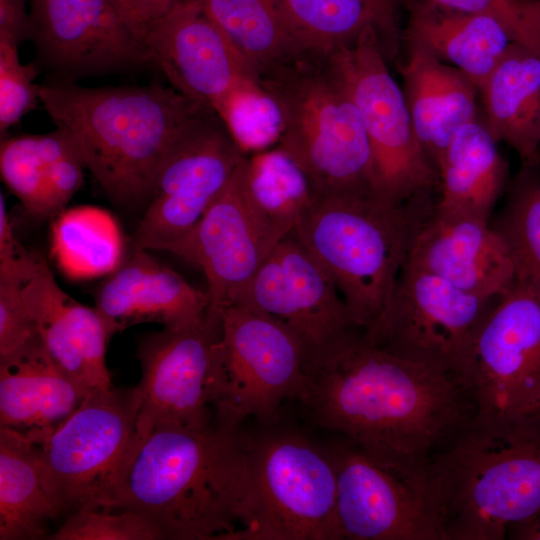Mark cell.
<instances>
[{
  "label": "cell",
  "instance_id": "cell-1",
  "mask_svg": "<svg viewBox=\"0 0 540 540\" xmlns=\"http://www.w3.org/2000/svg\"><path fill=\"white\" fill-rule=\"evenodd\" d=\"M363 331L310 370L303 404L383 466L423 481L425 466L474 415L457 379L389 353Z\"/></svg>",
  "mask_w": 540,
  "mask_h": 540
},
{
  "label": "cell",
  "instance_id": "cell-2",
  "mask_svg": "<svg viewBox=\"0 0 540 540\" xmlns=\"http://www.w3.org/2000/svg\"><path fill=\"white\" fill-rule=\"evenodd\" d=\"M248 439L216 425H162L131 450L108 511L131 510L166 539L229 540L247 513Z\"/></svg>",
  "mask_w": 540,
  "mask_h": 540
},
{
  "label": "cell",
  "instance_id": "cell-3",
  "mask_svg": "<svg viewBox=\"0 0 540 540\" xmlns=\"http://www.w3.org/2000/svg\"><path fill=\"white\" fill-rule=\"evenodd\" d=\"M40 97L56 127L71 136L108 199L142 210L173 141L210 109L159 84L89 88L47 80Z\"/></svg>",
  "mask_w": 540,
  "mask_h": 540
},
{
  "label": "cell",
  "instance_id": "cell-4",
  "mask_svg": "<svg viewBox=\"0 0 540 540\" xmlns=\"http://www.w3.org/2000/svg\"><path fill=\"white\" fill-rule=\"evenodd\" d=\"M441 540H502L540 513V416L474 415L428 461Z\"/></svg>",
  "mask_w": 540,
  "mask_h": 540
},
{
  "label": "cell",
  "instance_id": "cell-5",
  "mask_svg": "<svg viewBox=\"0 0 540 540\" xmlns=\"http://www.w3.org/2000/svg\"><path fill=\"white\" fill-rule=\"evenodd\" d=\"M280 122L278 146L312 197H376L369 141L331 51L299 49L260 78Z\"/></svg>",
  "mask_w": 540,
  "mask_h": 540
},
{
  "label": "cell",
  "instance_id": "cell-6",
  "mask_svg": "<svg viewBox=\"0 0 540 540\" xmlns=\"http://www.w3.org/2000/svg\"><path fill=\"white\" fill-rule=\"evenodd\" d=\"M437 197L402 204L377 197H312L293 231L342 296L353 323L366 331L384 314L415 238Z\"/></svg>",
  "mask_w": 540,
  "mask_h": 540
},
{
  "label": "cell",
  "instance_id": "cell-7",
  "mask_svg": "<svg viewBox=\"0 0 540 540\" xmlns=\"http://www.w3.org/2000/svg\"><path fill=\"white\" fill-rule=\"evenodd\" d=\"M220 336L208 382L218 426L238 430L249 417L270 426L286 400L304 402L302 345L279 320L237 303L218 310Z\"/></svg>",
  "mask_w": 540,
  "mask_h": 540
},
{
  "label": "cell",
  "instance_id": "cell-8",
  "mask_svg": "<svg viewBox=\"0 0 540 540\" xmlns=\"http://www.w3.org/2000/svg\"><path fill=\"white\" fill-rule=\"evenodd\" d=\"M245 520L229 540H341L329 449L294 433L248 439Z\"/></svg>",
  "mask_w": 540,
  "mask_h": 540
},
{
  "label": "cell",
  "instance_id": "cell-9",
  "mask_svg": "<svg viewBox=\"0 0 540 540\" xmlns=\"http://www.w3.org/2000/svg\"><path fill=\"white\" fill-rule=\"evenodd\" d=\"M331 55L369 141L376 197L402 204L438 192V172L419 143L404 92L388 70L377 32L366 29Z\"/></svg>",
  "mask_w": 540,
  "mask_h": 540
},
{
  "label": "cell",
  "instance_id": "cell-10",
  "mask_svg": "<svg viewBox=\"0 0 540 540\" xmlns=\"http://www.w3.org/2000/svg\"><path fill=\"white\" fill-rule=\"evenodd\" d=\"M135 386L94 390L40 447L60 509L107 510L136 433Z\"/></svg>",
  "mask_w": 540,
  "mask_h": 540
},
{
  "label": "cell",
  "instance_id": "cell-11",
  "mask_svg": "<svg viewBox=\"0 0 540 540\" xmlns=\"http://www.w3.org/2000/svg\"><path fill=\"white\" fill-rule=\"evenodd\" d=\"M457 381L477 418L540 414V301L522 284L496 299Z\"/></svg>",
  "mask_w": 540,
  "mask_h": 540
},
{
  "label": "cell",
  "instance_id": "cell-12",
  "mask_svg": "<svg viewBox=\"0 0 540 540\" xmlns=\"http://www.w3.org/2000/svg\"><path fill=\"white\" fill-rule=\"evenodd\" d=\"M244 157L216 112L203 111L166 153L132 246L171 252L191 233Z\"/></svg>",
  "mask_w": 540,
  "mask_h": 540
},
{
  "label": "cell",
  "instance_id": "cell-13",
  "mask_svg": "<svg viewBox=\"0 0 540 540\" xmlns=\"http://www.w3.org/2000/svg\"><path fill=\"white\" fill-rule=\"evenodd\" d=\"M296 221L256 194L244 157L191 233L171 253L200 271L211 310L230 304Z\"/></svg>",
  "mask_w": 540,
  "mask_h": 540
},
{
  "label": "cell",
  "instance_id": "cell-14",
  "mask_svg": "<svg viewBox=\"0 0 540 540\" xmlns=\"http://www.w3.org/2000/svg\"><path fill=\"white\" fill-rule=\"evenodd\" d=\"M497 298L467 293L438 276L404 265L384 314L362 334L389 353L457 379L476 332Z\"/></svg>",
  "mask_w": 540,
  "mask_h": 540
},
{
  "label": "cell",
  "instance_id": "cell-15",
  "mask_svg": "<svg viewBox=\"0 0 540 540\" xmlns=\"http://www.w3.org/2000/svg\"><path fill=\"white\" fill-rule=\"evenodd\" d=\"M231 303L267 314L289 328L302 345L307 373L362 331L330 276L293 229Z\"/></svg>",
  "mask_w": 540,
  "mask_h": 540
},
{
  "label": "cell",
  "instance_id": "cell-16",
  "mask_svg": "<svg viewBox=\"0 0 540 540\" xmlns=\"http://www.w3.org/2000/svg\"><path fill=\"white\" fill-rule=\"evenodd\" d=\"M134 34L176 91L219 117L242 98L264 93L259 76L197 0H178Z\"/></svg>",
  "mask_w": 540,
  "mask_h": 540
},
{
  "label": "cell",
  "instance_id": "cell-17",
  "mask_svg": "<svg viewBox=\"0 0 540 540\" xmlns=\"http://www.w3.org/2000/svg\"><path fill=\"white\" fill-rule=\"evenodd\" d=\"M219 336V313L212 312L203 323L164 327L140 339L142 376L135 386L138 410L131 450L162 425H210L208 382Z\"/></svg>",
  "mask_w": 540,
  "mask_h": 540
},
{
  "label": "cell",
  "instance_id": "cell-18",
  "mask_svg": "<svg viewBox=\"0 0 540 540\" xmlns=\"http://www.w3.org/2000/svg\"><path fill=\"white\" fill-rule=\"evenodd\" d=\"M35 64L47 80L75 82L152 64L116 0H32Z\"/></svg>",
  "mask_w": 540,
  "mask_h": 540
},
{
  "label": "cell",
  "instance_id": "cell-19",
  "mask_svg": "<svg viewBox=\"0 0 540 540\" xmlns=\"http://www.w3.org/2000/svg\"><path fill=\"white\" fill-rule=\"evenodd\" d=\"M340 539L441 540L424 484L345 441L329 449Z\"/></svg>",
  "mask_w": 540,
  "mask_h": 540
},
{
  "label": "cell",
  "instance_id": "cell-20",
  "mask_svg": "<svg viewBox=\"0 0 540 540\" xmlns=\"http://www.w3.org/2000/svg\"><path fill=\"white\" fill-rule=\"evenodd\" d=\"M94 299L109 338L141 323L197 325L213 312L207 291L135 246L98 286Z\"/></svg>",
  "mask_w": 540,
  "mask_h": 540
},
{
  "label": "cell",
  "instance_id": "cell-21",
  "mask_svg": "<svg viewBox=\"0 0 540 540\" xmlns=\"http://www.w3.org/2000/svg\"><path fill=\"white\" fill-rule=\"evenodd\" d=\"M405 265L485 299L499 297L515 283L509 251L488 222L435 208L421 226Z\"/></svg>",
  "mask_w": 540,
  "mask_h": 540
},
{
  "label": "cell",
  "instance_id": "cell-22",
  "mask_svg": "<svg viewBox=\"0 0 540 540\" xmlns=\"http://www.w3.org/2000/svg\"><path fill=\"white\" fill-rule=\"evenodd\" d=\"M22 298L54 363L89 392L111 389L105 362L109 336L100 315L59 286L43 257L23 284Z\"/></svg>",
  "mask_w": 540,
  "mask_h": 540
},
{
  "label": "cell",
  "instance_id": "cell-23",
  "mask_svg": "<svg viewBox=\"0 0 540 540\" xmlns=\"http://www.w3.org/2000/svg\"><path fill=\"white\" fill-rule=\"evenodd\" d=\"M89 393L51 359L39 335L0 358V427L46 440Z\"/></svg>",
  "mask_w": 540,
  "mask_h": 540
},
{
  "label": "cell",
  "instance_id": "cell-24",
  "mask_svg": "<svg viewBox=\"0 0 540 540\" xmlns=\"http://www.w3.org/2000/svg\"><path fill=\"white\" fill-rule=\"evenodd\" d=\"M407 42L408 59L400 67L404 95L419 143L437 170L459 130L477 120L478 89L424 46Z\"/></svg>",
  "mask_w": 540,
  "mask_h": 540
},
{
  "label": "cell",
  "instance_id": "cell-25",
  "mask_svg": "<svg viewBox=\"0 0 540 540\" xmlns=\"http://www.w3.org/2000/svg\"><path fill=\"white\" fill-rule=\"evenodd\" d=\"M84 169L76 144L60 127L1 141V178L34 218L59 213L81 187Z\"/></svg>",
  "mask_w": 540,
  "mask_h": 540
},
{
  "label": "cell",
  "instance_id": "cell-26",
  "mask_svg": "<svg viewBox=\"0 0 540 540\" xmlns=\"http://www.w3.org/2000/svg\"><path fill=\"white\" fill-rule=\"evenodd\" d=\"M406 40L416 42L460 70L478 90L513 42L498 19L454 10L432 0L410 9Z\"/></svg>",
  "mask_w": 540,
  "mask_h": 540
},
{
  "label": "cell",
  "instance_id": "cell-27",
  "mask_svg": "<svg viewBox=\"0 0 540 540\" xmlns=\"http://www.w3.org/2000/svg\"><path fill=\"white\" fill-rule=\"evenodd\" d=\"M479 91L493 138L513 148L523 166H539L540 53L512 42Z\"/></svg>",
  "mask_w": 540,
  "mask_h": 540
},
{
  "label": "cell",
  "instance_id": "cell-28",
  "mask_svg": "<svg viewBox=\"0 0 540 540\" xmlns=\"http://www.w3.org/2000/svg\"><path fill=\"white\" fill-rule=\"evenodd\" d=\"M497 143L478 119L459 130L437 165L436 211L489 223L507 178Z\"/></svg>",
  "mask_w": 540,
  "mask_h": 540
},
{
  "label": "cell",
  "instance_id": "cell-29",
  "mask_svg": "<svg viewBox=\"0 0 540 540\" xmlns=\"http://www.w3.org/2000/svg\"><path fill=\"white\" fill-rule=\"evenodd\" d=\"M60 514L39 445L0 427V540L47 538L48 523Z\"/></svg>",
  "mask_w": 540,
  "mask_h": 540
},
{
  "label": "cell",
  "instance_id": "cell-30",
  "mask_svg": "<svg viewBox=\"0 0 540 540\" xmlns=\"http://www.w3.org/2000/svg\"><path fill=\"white\" fill-rule=\"evenodd\" d=\"M302 49L332 51L374 29L386 58L398 47L397 0H276Z\"/></svg>",
  "mask_w": 540,
  "mask_h": 540
},
{
  "label": "cell",
  "instance_id": "cell-31",
  "mask_svg": "<svg viewBox=\"0 0 540 540\" xmlns=\"http://www.w3.org/2000/svg\"><path fill=\"white\" fill-rule=\"evenodd\" d=\"M260 76L299 49L276 0H197Z\"/></svg>",
  "mask_w": 540,
  "mask_h": 540
},
{
  "label": "cell",
  "instance_id": "cell-32",
  "mask_svg": "<svg viewBox=\"0 0 540 540\" xmlns=\"http://www.w3.org/2000/svg\"><path fill=\"white\" fill-rule=\"evenodd\" d=\"M523 166L492 229L505 243L515 281L540 301V176Z\"/></svg>",
  "mask_w": 540,
  "mask_h": 540
},
{
  "label": "cell",
  "instance_id": "cell-33",
  "mask_svg": "<svg viewBox=\"0 0 540 540\" xmlns=\"http://www.w3.org/2000/svg\"><path fill=\"white\" fill-rule=\"evenodd\" d=\"M101 211L82 208L67 213L57 226V248L67 268L75 272L102 273L118 258L115 228Z\"/></svg>",
  "mask_w": 540,
  "mask_h": 540
},
{
  "label": "cell",
  "instance_id": "cell-34",
  "mask_svg": "<svg viewBox=\"0 0 540 540\" xmlns=\"http://www.w3.org/2000/svg\"><path fill=\"white\" fill-rule=\"evenodd\" d=\"M80 510L48 539L52 540H160L164 532L152 520L131 511Z\"/></svg>",
  "mask_w": 540,
  "mask_h": 540
},
{
  "label": "cell",
  "instance_id": "cell-35",
  "mask_svg": "<svg viewBox=\"0 0 540 540\" xmlns=\"http://www.w3.org/2000/svg\"><path fill=\"white\" fill-rule=\"evenodd\" d=\"M19 44L0 38V132L3 135L41 103L35 62L21 63Z\"/></svg>",
  "mask_w": 540,
  "mask_h": 540
},
{
  "label": "cell",
  "instance_id": "cell-36",
  "mask_svg": "<svg viewBox=\"0 0 540 540\" xmlns=\"http://www.w3.org/2000/svg\"><path fill=\"white\" fill-rule=\"evenodd\" d=\"M33 273L0 272V358L12 354L38 336L22 298L23 284Z\"/></svg>",
  "mask_w": 540,
  "mask_h": 540
},
{
  "label": "cell",
  "instance_id": "cell-37",
  "mask_svg": "<svg viewBox=\"0 0 540 540\" xmlns=\"http://www.w3.org/2000/svg\"><path fill=\"white\" fill-rule=\"evenodd\" d=\"M445 7L492 16L504 24L512 41L532 48L531 0H432Z\"/></svg>",
  "mask_w": 540,
  "mask_h": 540
},
{
  "label": "cell",
  "instance_id": "cell-38",
  "mask_svg": "<svg viewBox=\"0 0 540 540\" xmlns=\"http://www.w3.org/2000/svg\"><path fill=\"white\" fill-rule=\"evenodd\" d=\"M42 256L30 252L14 236L6 201L0 194V272L32 273Z\"/></svg>",
  "mask_w": 540,
  "mask_h": 540
},
{
  "label": "cell",
  "instance_id": "cell-39",
  "mask_svg": "<svg viewBox=\"0 0 540 540\" xmlns=\"http://www.w3.org/2000/svg\"><path fill=\"white\" fill-rule=\"evenodd\" d=\"M26 0H0V38L20 44L29 39L31 22Z\"/></svg>",
  "mask_w": 540,
  "mask_h": 540
},
{
  "label": "cell",
  "instance_id": "cell-40",
  "mask_svg": "<svg viewBox=\"0 0 540 540\" xmlns=\"http://www.w3.org/2000/svg\"><path fill=\"white\" fill-rule=\"evenodd\" d=\"M178 0H125L124 17L133 33L142 24L166 13Z\"/></svg>",
  "mask_w": 540,
  "mask_h": 540
},
{
  "label": "cell",
  "instance_id": "cell-41",
  "mask_svg": "<svg viewBox=\"0 0 540 540\" xmlns=\"http://www.w3.org/2000/svg\"><path fill=\"white\" fill-rule=\"evenodd\" d=\"M507 537L518 540H540V513L527 521L511 526Z\"/></svg>",
  "mask_w": 540,
  "mask_h": 540
},
{
  "label": "cell",
  "instance_id": "cell-42",
  "mask_svg": "<svg viewBox=\"0 0 540 540\" xmlns=\"http://www.w3.org/2000/svg\"><path fill=\"white\" fill-rule=\"evenodd\" d=\"M120 10L122 11L123 15H124V5H125V0H116ZM126 20V19H125Z\"/></svg>",
  "mask_w": 540,
  "mask_h": 540
},
{
  "label": "cell",
  "instance_id": "cell-43",
  "mask_svg": "<svg viewBox=\"0 0 540 540\" xmlns=\"http://www.w3.org/2000/svg\"><path fill=\"white\" fill-rule=\"evenodd\" d=\"M538 17H539V32H540V0H538ZM540 36V33H539ZM539 52H540V45H539Z\"/></svg>",
  "mask_w": 540,
  "mask_h": 540
},
{
  "label": "cell",
  "instance_id": "cell-44",
  "mask_svg": "<svg viewBox=\"0 0 540 540\" xmlns=\"http://www.w3.org/2000/svg\"><path fill=\"white\" fill-rule=\"evenodd\" d=\"M537 416H540V414H539V415H537Z\"/></svg>",
  "mask_w": 540,
  "mask_h": 540
}]
</instances>
